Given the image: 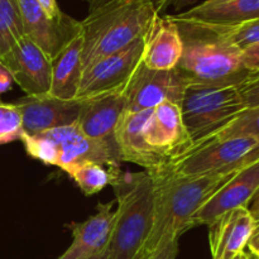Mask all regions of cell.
<instances>
[{
    "instance_id": "6da1fadb",
    "label": "cell",
    "mask_w": 259,
    "mask_h": 259,
    "mask_svg": "<svg viewBox=\"0 0 259 259\" xmlns=\"http://www.w3.org/2000/svg\"><path fill=\"white\" fill-rule=\"evenodd\" d=\"M154 185V212L151 234L143 247L144 257L167 238H179L194 228V217L207 200L237 172L182 177L169 174L163 166L148 171Z\"/></svg>"
},
{
    "instance_id": "7a4b0ae2",
    "label": "cell",
    "mask_w": 259,
    "mask_h": 259,
    "mask_svg": "<svg viewBox=\"0 0 259 259\" xmlns=\"http://www.w3.org/2000/svg\"><path fill=\"white\" fill-rule=\"evenodd\" d=\"M182 39V56L175 70L187 83L229 88L239 86L249 71L242 51L209 23L171 14Z\"/></svg>"
},
{
    "instance_id": "3957f363",
    "label": "cell",
    "mask_w": 259,
    "mask_h": 259,
    "mask_svg": "<svg viewBox=\"0 0 259 259\" xmlns=\"http://www.w3.org/2000/svg\"><path fill=\"white\" fill-rule=\"evenodd\" d=\"M158 17L151 0H113L89 13L81 22L82 70L146 37Z\"/></svg>"
},
{
    "instance_id": "277c9868",
    "label": "cell",
    "mask_w": 259,
    "mask_h": 259,
    "mask_svg": "<svg viewBox=\"0 0 259 259\" xmlns=\"http://www.w3.org/2000/svg\"><path fill=\"white\" fill-rule=\"evenodd\" d=\"M115 190V210L105 259H134L143 249L153 225L154 185L148 171L121 172L111 180Z\"/></svg>"
},
{
    "instance_id": "5b68a950",
    "label": "cell",
    "mask_w": 259,
    "mask_h": 259,
    "mask_svg": "<svg viewBox=\"0 0 259 259\" xmlns=\"http://www.w3.org/2000/svg\"><path fill=\"white\" fill-rule=\"evenodd\" d=\"M20 141L32 158L48 166L60 167L67 175L86 162L105 167H119L121 162L115 138H90L77 124L37 134H23Z\"/></svg>"
},
{
    "instance_id": "8992f818",
    "label": "cell",
    "mask_w": 259,
    "mask_h": 259,
    "mask_svg": "<svg viewBox=\"0 0 259 259\" xmlns=\"http://www.w3.org/2000/svg\"><path fill=\"white\" fill-rule=\"evenodd\" d=\"M180 108L192 148L207 141L245 109L235 86L217 88L196 83L186 86Z\"/></svg>"
},
{
    "instance_id": "52a82bcc",
    "label": "cell",
    "mask_w": 259,
    "mask_h": 259,
    "mask_svg": "<svg viewBox=\"0 0 259 259\" xmlns=\"http://www.w3.org/2000/svg\"><path fill=\"white\" fill-rule=\"evenodd\" d=\"M258 143L253 138L207 141L163 167L169 174L182 177L233 174L244 168L245 159Z\"/></svg>"
},
{
    "instance_id": "ba28073f",
    "label": "cell",
    "mask_w": 259,
    "mask_h": 259,
    "mask_svg": "<svg viewBox=\"0 0 259 259\" xmlns=\"http://www.w3.org/2000/svg\"><path fill=\"white\" fill-rule=\"evenodd\" d=\"M147 35L124 50L96 61L86 68L82 72L76 99L86 100L94 96L125 89L142 63Z\"/></svg>"
},
{
    "instance_id": "9c48e42d",
    "label": "cell",
    "mask_w": 259,
    "mask_h": 259,
    "mask_svg": "<svg viewBox=\"0 0 259 259\" xmlns=\"http://www.w3.org/2000/svg\"><path fill=\"white\" fill-rule=\"evenodd\" d=\"M147 146L171 163L192 149V141L182 119L179 104L166 101L152 109L143 128Z\"/></svg>"
},
{
    "instance_id": "30bf717a",
    "label": "cell",
    "mask_w": 259,
    "mask_h": 259,
    "mask_svg": "<svg viewBox=\"0 0 259 259\" xmlns=\"http://www.w3.org/2000/svg\"><path fill=\"white\" fill-rule=\"evenodd\" d=\"M187 85L176 70H151L141 63L125 88L126 111L149 110L166 101L180 105Z\"/></svg>"
},
{
    "instance_id": "8fae6325",
    "label": "cell",
    "mask_w": 259,
    "mask_h": 259,
    "mask_svg": "<svg viewBox=\"0 0 259 259\" xmlns=\"http://www.w3.org/2000/svg\"><path fill=\"white\" fill-rule=\"evenodd\" d=\"M24 35L37 45L51 60L56 57L82 30L81 22L63 14L51 19L37 0H18Z\"/></svg>"
},
{
    "instance_id": "7c38bea8",
    "label": "cell",
    "mask_w": 259,
    "mask_h": 259,
    "mask_svg": "<svg viewBox=\"0 0 259 259\" xmlns=\"http://www.w3.org/2000/svg\"><path fill=\"white\" fill-rule=\"evenodd\" d=\"M0 63L9 71L13 81L27 95L50 93L52 60L27 37H23L7 55L3 56Z\"/></svg>"
},
{
    "instance_id": "4fadbf2b",
    "label": "cell",
    "mask_w": 259,
    "mask_h": 259,
    "mask_svg": "<svg viewBox=\"0 0 259 259\" xmlns=\"http://www.w3.org/2000/svg\"><path fill=\"white\" fill-rule=\"evenodd\" d=\"M14 104L22 116L24 134H37L76 124L81 100H63L50 94L25 95Z\"/></svg>"
},
{
    "instance_id": "5bb4252c",
    "label": "cell",
    "mask_w": 259,
    "mask_h": 259,
    "mask_svg": "<svg viewBox=\"0 0 259 259\" xmlns=\"http://www.w3.org/2000/svg\"><path fill=\"white\" fill-rule=\"evenodd\" d=\"M259 189V159L238 171L224 186L215 192L194 217V227L209 225L222 215L248 207Z\"/></svg>"
},
{
    "instance_id": "9a60e30c",
    "label": "cell",
    "mask_w": 259,
    "mask_h": 259,
    "mask_svg": "<svg viewBox=\"0 0 259 259\" xmlns=\"http://www.w3.org/2000/svg\"><path fill=\"white\" fill-rule=\"evenodd\" d=\"M207 227L212 259H234L245 250L257 222L248 207H237L218 218Z\"/></svg>"
},
{
    "instance_id": "2e32d148",
    "label": "cell",
    "mask_w": 259,
    "mask_h": 259,
    "mask_svg": "<svg viewBox=\"0 0 259 259\" xmlns=\"http://www.w3.org/2000/svg\"><path fill=\"white\" fill-rule=\"evenodd\" d=\"M125 111V89L111 91L81 100L80 115L76 124L90 138H114L116 125Z\"/></svg>"
},
{
    "instance_id": "e0dca14e",
    "label": "cell",
    "mask_w": 259,
    "mask_h": 259,
    "mask_svg": "<svg viewBox=\"0 0 259 259\" xmlns=\"http://www.w3.org/2000/svg\"><path fill=\"white\" fill-rule=\"evenodd\" d=\"M113 202L99 204L98 212L82 223H72V243L57 259H89L105 252L113 230L115 211Z\"/></svg>"
},
{
    "instance_id": "ac0fdd59",
    "label": "cell",
    "mask_w": 259,
    "mask_h": 259,
    "mask_svg": "<svg viewBox=\"0 0 259 259\" xmlns=\"http://www.w3.org/2000/svg\"><path fill=\"white\" fill-rule=\"evenodd\" d=\"M151 111L152 109L138 113L125 111L114 132L120 161L138 164L146 168V171L167 164L162 157L147 146L143 139L144 124L151 115Z\"/></svg>"
},
{
    "instance_id": "d6986e66",
    "label": "cell",
    "mask_w": 259,
    "mask_h": 259,
    "mask_svg": "<svg viewBox=\"0 0 259 259\" xmlns=\"http://www.w3.org/2000/svg\"><path fill=\"white\" fill-rule=\"evenodd\" d=\"M182 56V39L175 20L159 15L146 38L142 63L151 70H175Z\"/></svg>"
},
{
    "instance_id": "ffe728a7",
    "label": "cell",
    "mask_w": 259,
    "mask_h": 259,
    "mask_svg": "<svg viewBox=\"0 0 259 259\" xmlns=\"http://www.w3.org/2000/svg\"><path fill=\"white\" fill-rule=\"evenodd\" d=\"M82 30L52 60L50 95L63 100H75L82 77Z\"/></svg>"
},
{
    "instance_id": "44dd1931",
    "label": "cell",
    "mask_w": 259,
    "mask_h": 259,
    "mask_svg": "<svg viewBox=\"0 0 259 259\" xmlns=\"http://www.w3.org/2000/svg\"><path fill=\"white\" fill-rule=\"evenodd\" d=\"M179 15L209 24H239L259 18V0H229L224 3L206 0Z\"/></svg>"
},
{
    "instance_id": "7402d4cb",
    "label": "cell",
    "mask_w": 259,
    "mask_h": 259,
    "mask_svg": "<svg viewBox=\"0 0 259 259\" xmlns=\"http://www.w3.org/2000/svg\"><path fill=\"white\" fill-rule=\"evenodd\" d=\"M24 35L18 0H0V58Z\"/></svg>"
},
{
    "instance_id": "603a6c76",
    "label": "cell",
    "mask_w": 259,
    "mask_h": 259,
    "mask_svg": "<svg viewBox=\"0 0 259 259\" xmlns=\"http://www.w3.org/2000/svg\"><path fill=\"white\" fill-rule=\"evenodd\" d=\"M120 167H105L95 162H86L75 167L68 176L76 182L85 195L98 194L108 185L111 184L114 174Z\"/></svg>"
},
{
    "instance_id": "cb8c5ba5",
    "label": "cell",
    "mask_w": 259,
    "mask_h": 259,
    "mask_svg": "<svg viewBox=\"0 0 259 259\" xmlns=\"http://www.w3.org/2000/svg\"><path fill=\"white\" fill-rule=\"evenodd\" d=\"M230 138H253L259 141V106L240 111L207 141H223Z\"/></svg>"
},
{
    "instance_id": "d4e9b609",
    "label": "cell",
    "mask_w": 259,
    "mask_h": 259,
    "mask_svg": "<svg viewBox=\"0 0 259 259\" xmlns=\"http://www.w3.org/2000/svg\"><path fill=\"white\" fill-rule=\"evenodd\" d=\"M220 34L229 40L232 45L244 51L245 48L250 47L259 43V18L248 22L239 23V24L232 25H220L212 24Z\"/></svg>"
},
{
    "instance_id": "484cf974",
    "label": "cell",
    "mask_w": 259,
    "mask_h": 259,
    "mask_svg": "<svg viewBox=\"0 0 259 259\" xmlns=\"http://www.w3.org/2000/svg\"><path fill=\"white\" fill-rule=\"evenodd\" d=\"M23 134L22 116L17 106L0 103V146L20 141Z\"/></svg>"
},
{
    "instance_id": "4316f807",
    "label": "cell",
    "mask_w": 259,
    "mask_h": 259,
    "mask_svg": "<svg viewBox=\"0 0 259 259\" xmlns=\"http://www.w3.org/2000/svg\"><path fill=\"white\" fill-rule=\"evenodd\" d=\"M237 89L245 109L259 106V71L250 72Z\"/></svg>"
},
{
    "instance_id": "83f0119b",
    "label": "cell",
    "mask_w": 259,
    "mask_h": 259,
    "mask_svg": "<svg viewBox=\"0 0 259 259\" xmlns=\"http://www.w3.org/2000/svg\"><path fill=\"white\" fill-rule=\"evenodd\" d=\"M179 254V238H167L162 240L154 252L146 255L144 259H176Z\"/></svg>"
},
{
    "instance_id": "f1b7e54d",
    "label": "cell",
    "mask_w": 259,
    "mask_h": 259,
    "mask_svg": "<svg viewBox=\"0 0 259 259\" xmlns=\"http://www.w3.org/2000/svg\"><path fill=\"white\" fill-rule=\"evenodd\" d=\"M243 63L249 72L259 71V43L242 51Z\"/></svg>"
},
{
    "instance_id": "f546056e",
    "label": "cell",
    "mask_w": 259,
    "mask_h": 259,
    "mask_svg": "<svg viewBox=\"0 0 259 259\" xmlns=\"http://www.w3.org/2000/svg\"><path fill=\"white\" fill-rule=\"evenodd\" d=\"M153 3L154 8L157 9V12L159 13V15L163 12H166L169 7L175 8L176 10L182 9V8L187 7L190 4H194L196 3V0H151Z\"/></svg>"
},
{
    "instance_id": "4dcf8cb0",
    "label": "cell",
    "mask_w": 259,
    "mask_h": 259,
    "mask_svg": "<svg viewBox=\"0 0 259 259\" xmlns=\"http://www.w3.org/2000/svg\"><path fill=\"white\" fill-rule=\"evenodd\" d=\"M37 3L39 4V7L42 8L43 12H45L51 19H58V18H61L65 14V13L60 9V7H58L56 0H37Z\"/></svg>"
},
{
    "instance_id": "1f68e13d",
    "label": "cell",
    "mask_w": 259,
    "mask_h": 259,
    "mask_svg": "<svg viewBox=\"0 0 259 259\" xmlns=\"http://www.w3.org/2000/svg\"><path fill=\"white\" fill-rule=\"evenodd\" d=\"M13 77L9 71L0 63V94H4L10 90L13 85Z\"/></svg>"
},
{
    "instance_id": "d6a6232c",
    "label": "cell",
    "mask_w": 259,
    "mask_h": 259,
    "mask_svg": "<svg viewBox=\"0 0 259 259\" xmlns=\"http://www.w3.org/2000/svg\"><path fill=\"white\" fill-rule=\"evenodd\" d=\"M248 210H249V212L252 214V217L254 218L255 222L259 223V189L258 191L255 192L254 196H253L252 201L248 205Z\"/></svg>"
},
{
    "instance_id": "836d02e7",
    "label": "cell",
    "mask_w": 259,
    "mask_h": 259,
    "mask_svg": "<svg viewBox=\"0 0 259 259\" xmlns=\"http://www.w3.org/2000/svg\"><path fill=\"white\" fill-rule=\"evenodd\" d=\"M110 2H113V0H89V9H90V12H93V10L98 9V8L103 7Z\"/></svg>"
},
{
    "instance_id": "e575fe53",
    "label": "cell",
    "mask_w": 259,
    "mask_h": 259,
    "mask_svg": "<svg viewBox=\"0 0 259 259\" xmlns=\"http://www.w3.org/2000/svg\"><path fill=\"white\" fill-rule=\"evenodd\" d=\"M258 243H259V223H257V227H255L254 233H253L252 238H250L249 243H248V245H247L248 249H250V248L255 247V245H257Z\"/></svg>"
},
{
    "instance_id": "d590c367",
    "label": "cell",
    "mask_w": 259,
    "mask_h": 259,
    "mask_svg": "<svg viewBox=\"0 0 259 259\" xmlns=\"http://www.w3.org/2000/svg\"><path fill=\"white\" fill-rule=\"evenodd\" d=\"M234 259H255V258L253 257V255L250 254V253H247V252H245V250H243V252L239 253V254H238Z\"/></svg>"
},
{
    "instance_id": "8d00e7d4",
    "label": "cell",
    "mask_w": 259,
    "mask_h": 259,
    "mask_svg": "<svg viewBox=\"0 0 259 259\" xmlns=\"http://www.w3.org/2000/svg\"><path fill=\"white\" fill-rule=\"evenodd\" d=\"M89 259H105V252L99 253V254L94 255V257H90Z\"/></svg>"
},
{
    "instance_id": "74e56055",
    "label": "cell",
    "mask_w": 259,
    "mask_h": 259,
    "mask_svg": "<svg viewBox=\"0 0 259 259\" xmlns=\"http://www.w3.org/2000/svg\"><path fill=\"white\" fill-rule=\"evenodd\" d=\"M134 259H144V254H143V250H141V252L138 253V254L136 255V258Z\"/></svg>"
},
{
    "instance_id": "f35d334b",
    "label": "cell",
    "mask_w": 259,
    "mask_h": 259,
    "mask_svg": "<svg viewBox=\"0 0 259 259\" xmlns=\"http://www.w3.org/2000/svg\"><path fill=\"white\" fill-rule=\"evenodd\" d=\"M211 3H224V2H229V0H210Z\"/></svg>"
},
{
    "instance_id": "ab89813d",
    "label": "cell",
    "mask_w": 259,
    "mask_h": 259,
    "mask_svg": "<svg viewBox=\"0 0 259 259\" xmlns=\"http://www.w3.org/2000/svg\"><path fill=\"white\" fill-rule=\"evenodd\" d=\"M82 2H89V0H82Z\"/></svg>"
}]
</instances>
